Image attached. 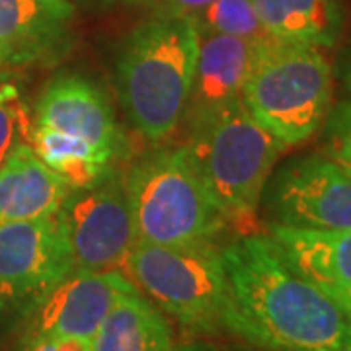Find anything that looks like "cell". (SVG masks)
<instances>
[{"instance_id":"cell-1","label":"cell","mask_w":351,"mask_h":351,"mask_svg":"<svg viewBox=\"0 0 351 351\" xmlns=\"http://www.w3.org/2000/svg\"><path fill=\"white\" fill-rule=\"evenodd\" d=\"M223 262L244 343L260 351H351L350 316L269 234L226 244Z\"/></svg>"},{"instance_id":"cell-2","label":"cell","mask_w":351,"mask_h":351,"mask_svg":"<svg viewBox=\"0 0 351 351\" xmlns=\"http://www.w3.org/2000/svg\"><path fill=\"white\" fill-rule=\"evenodd\" d=\"M199 32L189 16L164 14L138 25L117 63L119 100L133 127L166 141L188 113Z\"/></svg>"},{"instance_id":"cell-3","label":"cell","mask_w":351,"mask_h":351,"mask_svg":"<svg viewBox=\"0 0 351 351\" xmlns=\"http://www.w3.org/2000/svg\"><path fill=\"white\" fill-rule=\"evenodd\" d=\"M123 271L145 297L191 334L246 339L228 287L223 248H217L213 240L137 242Z\"/></svg>"},{"instance_id":"cell-4","label":"cell","mask_w":351,"mask_h":351,"mask_svg":"<svg viewBox=\"0 0 351 351\" xmlns=\"http://www.w3.org/2000/svg\"><path fill=\"white\" fill-rule=\"evenodd\" d=\"M29 147L71 188H80L113 170L125 141L100 88L63 75L39 96Z\"/></svg>"},{"instance_id":"cell-5","label":"cell","mask_w":351,"mask_h":351,"mask_svg":"<svg viewBox=\"0 0 351 351\" xmlns=\"http://www.w3.org/2000/svg\"><path fill=\"white\" fill-rule=\"evenodd\" d=\"M186 145L226 223L250 226L277 156L285 149L263 129L242 98L189 119Z\"/></svg>"},{"instance_id":"cell-6","label":"cell","mask_w":351,"mask_h":351,"mask_svg":"<svg viewBox=\"0 0 351 351\" xmlns=\"http://www.w3.org/2000/svg\"><path fill=\"white\" fill-rule=\"evenodd\" d=\"M125 191L137 242H207L228 226L186 147L141 158L125 176Z\"/></svg>"},{"instance_id":"cell-7","label":"cell","mask_w":351,"mask_h":351,"mask_svg":"<svg viewBox=\"0 0 351 351\" xmlns=\"http://www.w3.org/2000/svg\"><path fill=\"white\" fill-rule=\"evenodd\" d=\"M240 98L260 125L285 149L324 125L332 106V66L316 47L265 45Z\"/></svg>"},{"instance_id":"cell-8","label":"cell","mask_w":351,"mask_h":351,"mask_svg":"<svg viewBox=\"0 0 351 351\" xmlns=\"http://www.w3.org/2000/svg\"><path fill=\"white\" fill-rule=\"evenodd\" d=\"M73 271H123L137 244L125 178L110 170L71 188L55 213Z\"/></svg>"},{"instance_id":"cell-9","label":"cell","mask_w":351,"mask_h":351,"mask_svg":"<svg viewBox=\"0 0 351 351\" xmlns=\"http://www.w3.org/2000/svg\"><path fill=\"white\" fill-rule=\"evenodd\" d=\"M71 271L55 215L0 226V334L24 326Z\"/></svg>"},{"instance_id":"cell-10","label":"cell","mask_w":351,"mask_h":351,"mask_svg":"<svg viewBox=\"0 0 351 351\" xmlns=\"http://www.w3.org/2000/svg\"><path fill=\"white\" fill-rule=\"evenodd\" d=\"M274 225L314 230L351 228V176L334 158L308 154L289 162L271 188Z\"/></svg>"},{"instance_id":"cell-11","label":"cell","mask_w":351,"mask_h":351,"mask_svg":"<svg viewBox=\"0 0 351 351\" xmlns=\"http://www.w3.org/2000/svg\"><path fill=\"white\" fill-rule=\"evenodd\" d=\"M123 271H71L25 320L22 348L39 339H92L113 304L135 291Z\"/></svg>"},{"instance_id":"cell-12","label":"cell","mask_w":351,"mask_h":351,"mask_svg":"<svg viewBox=\"0 0 351 351\" xmlns=\"http://www.w3.org/2000/svg\"><path fill=\"white\" fill-rule=\"evenodd\" d=\"M75 12L66 0H0L4 63H53L69 53Z\"/></svg>"},{"instance_id":"cell-13","label":"cell","mask_w":351,"mask_h":351,"mask_svg":"<svg viewBox=\"0 0 351 351\" xmlns=\"http://www.w3.org/2000/svg\"><path fill=\"white\" fill-rule=\"evenodd\" d=\"M269 43L199 32V51L186 117L193 119L240 98L244 82L248 80L260 53Z\"/></svg>"},{"instance_id":"cell-14","label":"cell","mask_w":351,"mask_h":351,"mask_svg":"<svg viewBox=\"0 0 351 351\" xmlns=\"http://www.w3.org/2000/svg\"><path fill=\"white\" fill-rule=\"evenodd\" d=\"M71 186L22 145L0 164V226L57 213Z\"/></svg>"},{"instance_id":"cell-15","label":"cell","mask_w":351,"mask_h":351,"mask_svg":"<svg viewBox=\"0 0 351 351\" xmlns=\"http://www.w3.org/2000/svg\"><path fill=\"white\" fill-rule=\"evenodd\" d=\"M269 239L328 295L351 291V228L314 230L271 225Z\"/></svg>"},{"instance_id":"cell-16","label":"cell","mask_w":351,"mask_h":351,"mask_svg":"<svg viewBox=\"0 0 351 351\" xmlns=\"http://www.w3.org/2000/svg\"><path fill=\"white\" fill-rule=\"evenodd\" d=\"M174 346L170 322L138 289L113 304L90 339L92 351H170Z\"/></svg>"},{"instance_id":"cell-17","label":"cell","mask_w":351,"mask_h":351,"mask_svg":"<svg viewBox=\"0 0 351 351\" xmlns=\"http://www.w3.org/2000/svg\"><path fill=\"white\" fill-rule=\"evenodd\" d=\"M252 4L265 32L279 43L332 47L343 24L336 0H252Z\"/></svg>"},{"instance_id":"cell-18","label":"cell","mask_w":351,"mask_h":351,"mask_svg":"<svg viewBox=\"0 0 351 351\" xmlns=\"http://www.w3.org/2000/svg\"><path fill=\"white\" fill-rule=\"evenodd\" d=\"M189 18L195 22L199 32L234 36L258 43L276 41L265 32L252 0H215Z\"/></svg>"},{"instance_id":"cell-19","label":"cell","mask_w":351,"mask_h":351,"mask_svg":"<svg viewBox=\"0 0 351 351\" xmlns=\"http://www.w3.org/2000/svg\"><path fill=\"white\" fill-rule=\"evenodd\" d=\"M34 117L16 84H0V164L18 147L29 145Z\"/></svg>"},{"instance_id":"cell-20","label":"cell","mask_w":351,"mask_h":351,"mask_svg":"<svg viewBox=\"0 0 351 351\" xmlns=\"http://www.w3.org/2000/svg\"><path fill=\"white\" fill-rule=\"evenodd\" d=\"M326 145L334 160L351 164V100L328 113Z\"/></svg>"},{"instance_id":"cell-21","label":"cell","mask_w":351,"mask_h":351,"mask_svg":"<svg viewBox=\"0 0 351 351\" xmlns=\"http://www.w3.org/2000/svg\"><path fill=\"white\" fill-rule=\"evenodd\" d=\"M22 351H92V348L88 339L53 338L34 341L29 346H24Z\"/></svg>"},{"instance_id":"cell-22","label":"cell","mask_w":351,"mask_h":351,"mask_svg":"<svg viewBox=\"0 0 351 351\" xmlns=\"http://www.w3.org/2000/svg\"><path fill=\"white\" fill-rule=\"evenodd\" d=\"M211 2L215 0H164V4L168 6V12L180 14V16H193L205 6H209Z\"/></svg>"},{"instance_id":"cell-23","label":"cell","mask_w":351,"mask_h":351,"mask_svg":"<svg viewBox=\"0 0 351 351\" xmlns=\"http://www.w3.org/2000/svg\"><path fill=\"white\" fill-rule=\"evenodd\" d=\"M330 297L338 302L339 306L343 308V313L351 318V291H346V293H334V295H330Z\"/></svg>"},{"instance_id":"cell-24","label":"cell","mask_w":351,"mask_h":351,"mask_svg":"<svg viewBox=\"0 0 351 351\" xmlns=\"http://www.w3.org/2000/svg\"><path fill=\"white\" fill-rule=\"evenodd\" d=\"M170 351H213L211 346L201 343V341H193V343H184V346H174Z\"/></svg>"},{"instance_id":"cell-25","label":"cell","mask_w":351,"mask_h":351,"mask_svg":"<svg viewBox=\"0 0 351 351\" xmlns=\"http://www.w3.org/2000/svg\"><path fill=\"white\" fill-rule=\"evenodd\" d=\"M339 164H341V166H343V168L348 170V174L351 176V164H346V162H339Z\"/></svg>"},{"instance_id":"cell-26","label":"cell","mask_w":351,"mask_h":351,"mask_svg":"<svg viewBox=\"0 0 351 351\" xmlns=\"http://www.w3.org/2000/svg\"><path fill=\"white\" fill-rule=\"evenodd\" d=\"M348 84H350V88H351V69H350V75H348Z\"/></svg>"},{"instance_id":"cell-27","label":"cell","mask_w":351,"mask_h":351,"mask_svg":"<svg viewBox=\"0 0 351 351\" xmlns=\"http://www.w3.org/2000/svg\"><path fill=\"white\" fill-rule=\"evenodd\" d=\"M2 64H4V61H2V57H0V66H2Z\"/></svg>"}]
</instances>
